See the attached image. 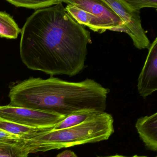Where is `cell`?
I'll use <instances>...</instances> for the list:
<instances>
[{"label":"cell","mask_w":157,"mask_h":157,"mask_svg":"<svg viewBox=\"0 0 157 157\" xmlns=\"http://www.w3.org/2000/svg\"><path fill=\"white\" fill-rule=\"evenodd\" d=\"M29 153L24 140L18 142L0 141V157H28Z\"/></svg>","instance_id":"cell-12"},{"label":"cell","mask_w":157,"mask_h":157,"mask_svg":"<svg viewBox=\"0 0 157 157\" xmlns=\"http://www.w3.org/2000/svg\"><path fill=\"white\" fill-rule=\"evenodd\" d=\"M65 8L68 14L79 24L88 27L93 32L101 34L109 31L107 25L92 13L72 4H68Z\"/></svg>","instance_id":"cell-9"},{"label":"cell","mask_w":157,"mask_h":157,"mask_svg":"<svg viewBox=\"0 0 157 157\" xmlns=\"http://www.w3.org/2000/svg\"><path fill=\"white\" fill-rule=\"evenodd\" d=\"M63 2L72 4L92 13L107 25L109 31L124 32L120 18L102 0H63Z\"/></svg>","instance_id":"cell-7"},{"label":"cell","mask_w":157,"mask_h":157,"mask_svg":"<svg viewBox=\"0 0 157 157\" xmlns=\"http://www.w3.org/2000/svg\"><path fill=\"white\" fill-rule=\"evenodd\" d=\"M66 117L51 112L8 105H0V118L36 128H54Z\"/></svg>","instance_id":"cell-5"},{"label":"cell","mask_w":157,"mask_h":157,"mask_svg":"<svg viewBox=\"0 0 157 157\" xmlns=\"http://www.w3.org/2000/svg\"><path fill=\"white\" fill-rule=\"evenodd\" d=\"M109 92L92 79L72 82L54 77L30 78L10 87L9 105L66 117L86 110L103 113Z\"/></svg>","instance_id":"cell-2"},{"label":"cell","mask_w":157,"mask_h":157,"mask_svg":"<svg viewBox=\"0 0 157 157\" xmlns=\"http://www.w3.org/2000/svg\"><path fill=\"white\" fill-rule=\"evenodd\" d=\"M148 49L147 59L138 79V91L144 99L157 90V37Z\"/></svg>","instance_id":"cell-6"},{"label":"cell","mask_w":157,"mask_h":157,"mask_svg":"<svg viewBox=\"0 0 157 157\" xmlns=\"http://www.w3.org/2000/svg\"><path fill=\"white\" fill-rule=\"evenodd\" d=\"M157 157V156H156V157Z\"/></svg>","instance_id":"cell-21"},{"label":"cell","mask_w":157,"mask_h":157,"mask_svg":"<svg viewBox=\"0 0 157 157\" xmlns=\"http://www.w3.org/2000/svg\"><path fill=\"white\" fill-rule=\"evenodd\" d=\"M38 157V156H37V157Z\"/></svg>","instance_id":"cell-20"},{"label":"cell","mask_w":157,"mask_h":157,"mask_svg":"<svg viewBox=\"0 0 157 157\" xmlns=\"http://www.w3.org/2000/svg\"><path fill=\"white\" fill-rule=\"evenodd\" d=\"M147 157L146 156H138V155H135L134 156H132V157Z\"/></svg>","instance_id":"cell-19"},{"label":"cell","mask_w":157,"mask_h":157,"mask_svg":"<svg viewBox=\"0 0 157 157\" xmlns=\"http://www.w3.org/2000/svg\"><path fill=\"white\" fill-rule=\"evenodd\" d=\"M135 126L146 147L152 151H157V113L140 117Z\"/></svg>","instance_id":"cell-8"},{"label":"cell","mask_w":157,"mask_h":157,"mask_svg":"<svg viewBox=\"0 0 157 157\" xmlns=\"http://www.w3.org/2000/svg\"><path fill=\"white\" fill-rule=\"evenodd\" d=\"M98 113H101L91 110H86L73 113L67 116L62 121L57 124L52 130L65 129L78 125Z\"/></svg>","instance_id":"cell-13"},{"label":"cell","mask_w":157,"mask_h":157,"mask_svg":"<svg viewBox=\"0 0 157 157\" xmlns=\"http://www.w3.org/2000/svg\"><path fill=\"white\" fill-rule=\"evenodd\" d=\"M130 6L137 10L145 8L157 9V0H126Z\"/></svg>","instance_id":"cell-15"},{"label":"cell","mask_w":157,"mask_h":157,"mask_svg":"<svg viewBox=\"0 0 157 157\" xmlns=\"http://www.w3.org/2000/svg\"><path fill=\"white\" fill-rule=\"evenodd\" d=\"M24 140L16 135L0 129V141L3 142H18Z\"/></svg>","instance_id":"cell-16"},{"label":"cell","mask_w":157,"mask_h":157,"mask_svg":"<svg viewBox=\"0 0 157 157\" xmlns=\"http://www.w3.org/2000/svg\"><path fill=\"white\" fill-rule=\"evenodd\" d=\"M53 128H36L31 127L0 118V129L18 136L24 140L52 130Z\"/></svg>","instance_id":"cell-10"},{"label":"cell","mask_w":157,"mask_h":157,"mask_svg":"<svg viewBox=\"0 0 157 157\" xmlns=\"http://www.w3.org/2000/svg\"><path fill=\"white\" fill-rule=\"evenodd\" d=\"M56 157H78L74 151L70 150H66L59 153Z\"/></svg>","instance_id":"cell-17"},{"label":"cell","mask_w":157,"mask_h":157,"mask_svg":"<svg viewBox=\"0 0 157 157\" xmlns=\"http://www.w3.org/2000/svg\"><path fill=\"white\" fill-rule=\"evenodd\" d=\"M7 2L16 7L37 10L63 3V0H7Z\"/></svg>","instance_id":"cell-14"},{"label":"cell","mask_w":157,"mask_h":157,"mask_svg":"<svg viewBox=\"0 0 157 157\" xmlns=\"http://www.w3.org/2000/svg\"><path fill=\"white\" fill-rule=\"evenodd\" d=\"M128 157L127 156H123L121 155H112V156H106V157Z\"/></svg>","instance_id":"cell-18"},{"label":"cell","mask_w":157,"mask_h":157,"mask_svg":"<svg viewBox=\"0 0 157 157\" xmlns=\"http://www.w3.org/2000/svg\"><path fill=\"white\" fill-rule=\"evenodd\" d=\"M90 31L66 12L63 3L37 10L21 32L20 56L28 68L51 77H73L85 68Z\"/></svg>","instance_id":"cell-1"},{"label":"cell","mask_w":157,"mask_h":157,"mask_svg":"<svg viewBox=\"0 0 157 157\" xmlns=\"http://www.w3.org/2000/svg\"><path fill=\"white\" fill-rule=\"evenodd\" d=\"M102 1L120 18L124 33L130 36L134 46L140 50L148 49L151 43L142 27L140 11L135 10L126 0Z\"/></svg>","instance_id":"cell-4"},{"label":"cell","mask_w":157,"mask_h":157,"mask_svg":"<svg viewBox=\"0 0 157 157\" xmlns=\"http://www.w3.org/2000/svg\"><path fill=\"white\" fill-rule=\"evenodd\" d=\"M113 122L110 114L98 113L78 125L49 130L24 140L30 153L100 142L107 140L114 133Z\"/></svg>","instance_id":"cell-3"},{"label":"cell","mask_w":157,"mask_h":157,"mask_svg":"<svg viewBox=\"0 0 157 157\" xmlns=\"http://www.w3.org/2000/svg\"><path fill=\"white\" fill-rule=\"evenodd\" d=\"M21 30L10 14L0 11V37L16 39Z\"/></svg>","instance_id":"cell-11"}]
</instances>
